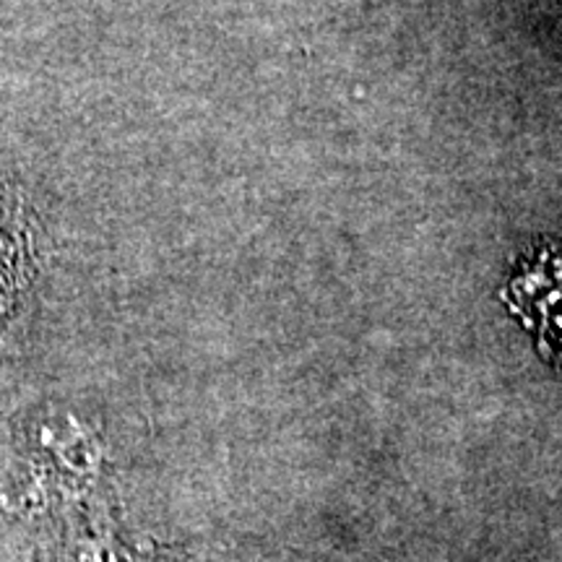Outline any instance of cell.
Masks as SVG:
<instances>
[{
    "label": "cell",
    "mask_w": 562,
    "mask_h": 562,
    "mask_svg": "<svg viewBox=\"0 0 562 562\" xmlns=\"http://www.w3.org/2000/svg\"><path fill=\"white\" fill-rule=\"evenodd\" d=\"M68 497V492L24 453L0 472V510L16 521H47Z\"/></svg>",
    "instance_id": "1"
},
{
    "label": "cell",
    "mask_w": 562,
    "mask_h": 562,
    "mask_svg": "<svg viewBox=\"0 0 562 562\" xmlns=\"http://www.w3.org/2000/svg\"><path fill=\"white\" fill-rule=\"evenodd\" d=\"M63 562H128V558L104 539H81L79 544L70 547Z\"/></svg>",
    "instance_id": "2"
}]
</instances>
